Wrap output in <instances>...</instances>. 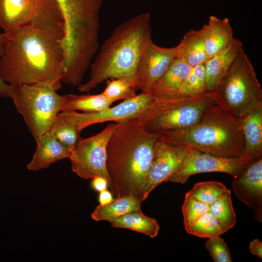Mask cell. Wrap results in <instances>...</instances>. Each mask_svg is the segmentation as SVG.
Here are the masks:
<instances>
[{
  "label": "cell",
  "mask_w": 262,
  "mask_h": 262,
  "mask_svg": "<svg viewBox=\"0 0 262 262\" xmlns=\"http://www.w3.org/2000/svg\"><path fill=\"white\" fill-rule=\"evenodd\" d=\"M243 49L242 42L234 37L225 49L207 59L204 64L206 91L215 90L219 82Z\"/></svg>",
  "instance_id": "cell-17"
},
{
  "label": "cell",
  "mask_w": 262,
  "mask_h": 262,
  "mask_svg": "<svg viewBox=\"0 0 262 262\" xmlns=\"http://www.w3.org/2000/svg\"><path fill=\"white\" fill-rule=\"evenodd\" d=\"M178 46L164 48L152 40L147 45L138 63L135 81L138 90L148 92L166 72L178 55Z\"/></svg>",
  "instance_id": "cell-14"
},
{
  "label": "cell",
  "mask_w": 262,
  "mask_h": 262,
  "mask_svg": "<svg viewBox=\"0 0 262 262\" xmlns=\"http://www.w3.org/2000/svg\"><path fill=\"white\" fill-rule=\"evenodd\" d=\"M237 198L255 212L256 219L262 221V159L248 164L231 182Z\"/></svg>",
  "instance_id": "cell-15"
},
{
  "label": "cell",
  "mask_w": 262,
  "mask_h": 262,
  "mask_svg": "<svg viewBox=\"0 0 262 262\" xmlns=\"http://www.w3.org/2000/svg\"><path fill=\"white\" fill-rule=\"evenodd\" d=\"M151 35L149 12L138 14L118 25L101 45L90 65L89 80L79 85L78 90L88 93L110 79L126 77L135 80L138 63L152 40Z\"/></svg>",
  "instance_id": "cell-3"
},
{
  "label": "cell",
  "mask_w": 262,
  "mask_h": 262,
  "mask_svg": "<svg viewBox=\"0 0 262 262\" xmlns=\"http://www.w3.org/2000/svg\"><path fill=\"white\" fill-rule=\"evenodd\" d=\"M226 107L243 118L262 106V89L253 65L243 49L215 90Z\"/></svg>",
  "instance_id": "cell-7"
},
{
  "label": "cell",
  "mask_w": 262,
  "mask_h": 262,
  "mask_svg": "<svg viewBox=\"0 0 262 262\" xmlns=\"http://www.w3.org/2000/svg\"><path fill=\"white\" fill-rule=\"evenodd\" d=\"M208 58L225 49L234 38L228 18H219L211 16L208 23L202 28Z\"/></svg>",
  "instance_id": "cell-19"
},
{
  "label": "cell",
  "mask_w": 262,
  "mask_h": 262,
  "mask_svg": "<svg viewBox=\"0 0 262 262\" xmlns=\"http://www.w3.org/2000/svg\"><path fill=\"white\" fill-rule=\"evenodd\" d=\"M186 232L200 238L208 239L221 236L225 232L216 218L210 212L199 217Z\"/></svg>",
  "instance_id": "cell-29"
},
{
  "label": "cell",
  "mask_w": 262,
  "mask_h": 262,
  "mask_svg": "<svg viewBox=\"0 0 262 262\" xmlns=\"http://www.w3.org/2000/svg\"><path fill=\"white\" fill-rule=\"evenodd\" d=\"M64 23L55 0H0V28Z\"/></svg>",
  "instance_id": "cell-9"
},
{
  "label": "cell",
  "mask_w": 262,
  "mask_h": 262,
  "mask_svg": "<svg viewBox=\"0 0 262 262\" xmlns=\"http://www.w3.org/2000/svg\"><path fill=\"white\" fill-rule=\"evenodd\" d=\"M209 205L185 195L181 211L185 230L202 215L209 212Z\"/></svg>",
  "instance_id": "cell-31"
},
{
  "label": "cell",
  "mask_w": 262,
  "mask_h": 262,
  "mask_svg": "<svg viewBox=\"0 0 262 262\" xmlns=\"http://www.w3.org/2000/svg\"><path fill=\"white\" fill-rule=\"evenodd\" d=\"M35 151L26 166L29 171H38L64 159L68 158L71 151L58 142L49 131L35 139Z\"/></svg>",
  "instance_id": "cell-16"
},
{
  "label": "cell",
  "mask_w": 262,
  "mask_h": 262,
  "mask_svg": "<svg viewBox=\"0 0 262 262\" xmlns=\"http://www.w3.org/2000/svg\"><path fill=\"white\" fill-rule=\"evenodd\" d=\"M116 123L107 146L109 187L115 197L132 195L140 199L159 134L147 131L140 116Z\"/></svg>",
  "instance_id": "cell-2"
},
{
  "label": "cell",
  "mask_w": 262,
  "mask_h": 262,
  "mask_svg": "<svg viewBox=\"0 0 262 262\" xmlns=\"http://www.w3.org/2000/svg\"><path fill=\"white\" fill-rule=\"evenodd\" d=\"M253 161L247 156L221 157L191 149L180 168L170 176L165 182L183 184L192 175L208 172H222L236 178Z\"/></svg>",
  "instance_id": "cell-12"
},
{
  "label": "cell",
  "mask_w": 262,
  "mask_h": 262,
  "mask_svg": "<svg viewBox=\"0 0 262 262\" xmlns=\"http://www.w3.org/2000/svg\"><path fill=\"white\" fill-rule=\"evenodd\" d=\"M209 212L216 218L226 232L236 224V215L229 190L218 200L210 205Z\"/></svg>",
  "instance_id": "cell-26"
},
{
  "label": "cell",
  "mask_w": 262,
  "mask_h": 262,
  "mask_svg": "<svg viewBox=\"0 0 262 262\" xmlns=\"http://www.w3.org/2000/svg\"><path fill=\"white\" fill-rule=\"evenodd\" d=\"M137 90L135 80L120 77L107 80L106 86L101 93L105 98L114 102L134 97L136 95Z\"/></svg>",
  "instance_id": "cell-25"
},
{
  "label": "cell",
  "mask_w": 262,
  "mask_h": 262,
  "mask_svg": "<svg viewBox=\"0 0 262 262\" xmlns=\"http://www.w3.org/2000/svg\"><path fill=\"white\" fill-rule=\"evenodd\" d=\"M8 86L9 98L34 139L49 131L61 112L57 91L45 83Z\"/></svg>",
  "instance_id": "cell-6"
},
{
  "label": "cell",
  "mask_w": 262,
  "mask_h": 262,
  "mask_svg": "<svg viewBox=\"0 0 262 262\" xmlns=\"http://www.w3.org/2000/svg\"><path fill=\"white\" fill-rule=\"evenodd\" d=\"M205 246L215 262H231L230 252L224 240L218 236L209 238Z\"/></svg>",
  "instance_id": "cell-32"
},
{
  "label": "cell",
  "mask_w": 262,
  "mask_h": 262,
  "mask_svg": "<svg viewBox=\"0 0 262 262\" xmlns=\"http://www.w3.org/2000/svg\"><path fill=\"white\" fill-rule=\"evenodd\" d=\"M61 144L71 151L81 137L76 127L58 117L49 131Z\"/></svg>",
  "instance_id": "cell-30"
},
{
  "label": "cell",
  "mask_w": 262,
  "mask_h": 262,
  "mask_svg": "<svg viewBox=\"0 0 262 262\" xmlns=\"http://www.w3.org/2000/svg\"><path fill=\"white\" fill-rule=\"evenodd\" d=\"M92 179L91 186L96 191L101 192L107 189L109 187V181L104 178L96 177Z\"/></svg>",
  "instance_id": "cell-33"
},
{
  "label": "cell",
  "mask_w": 262,
  "mask_h": 262,
  "mask_svg": "<svg viewBox=\"0 0 262 262\" xmlns=\"http://www.w3.org/2000/svg\"><path fill=\"white\" fill-rule=\"evenodd\" d=\"M228 190L226 186L221 182L207 181L196 183L185 195L211 205Z\"/></svg>",
  "instance_id": "cell-27"
},
{
  "label": "cell",
  "mask_w": 262,
  "mask_h": 262,
  "mask_svg": "<svg viewBox=\"0 0 262 262\" xmlns=\"http://www.w3.org/2000/svg\"><path fill=\"white\" fill-rule=\"evenodd\" d=\"M2 49L0 48V55L1 54ZM0 97L9 98V86L0 78Z\"/></svg>",
  "instance_id": "cell-36"
},
{
  "label": "cell",
  "mask_w": 262,
  "mask_h": 262,
  "mask_svg": "<svg viewBox=\"0 0 262 262\" xmlns=\"http://www.w3.org/2000/svg\"><path fill=\"white\" fill-rule=\"evenodd\" d=\"M0 78L8 85L45 83L58 91L65 73L64 23L4 31Z\"/></svg>",
  "instance_id": "cell-1"
},
{
  "label": "cell",
  "mask_w": 262,
  "mask_h": 262,
  "mask_svg": "<svg viewBox=\"0 0 262 262\" xmlns=\"http://www.w3.org/2000/svg\"><path fill=\"white\" fill-rule=\"evenodd\" d=\"M158 134L160 140L215 156H246L242 118L233 114L220 98L218 102L205 111L196 124Z\"/></svg>",
  "instance_id": "cell-4"
},
{
  "label": "cell",
  "mask_w": 262,
  "mask_h": 262,
  "mask_svg": "<svg viewBox=\"0 0 262 262\" xmlns=\"http://www.w3.org/2000/svg\"><path fill=\"white\" fill-rule=\"evenodd\" d=\"M219 100L215 91L192 97L155 98L140 118L153 133L183 129L198 123L205 111Z\"/></svg>",
  "instance_id": "cell-5"
},
{
  "label": "cell",
  "mask_w": 262,
  "mask_h": 262,
  "mask_svg": "<svg viewBox=\"0 0 262 262\" xmlns=\"http://www.w3.org/2000/svg\"><path fill=\"white\" fill-rule=\"evenodd\" d=\"M113 103L105 98L102 93L82 95L66 94L61 96L60 110L61 112H94L108 108Z\"/></svg>",
  "instance_id": "cell-23"
},
{
  "label": "cell",
  "mask_w": 262,
  "mask_h": 262,
  "mask_svg": "<svg viewBox=\"0 0 262 262\" xmlns=\"http://www.w3.org/2000/svg\"><path fill=\"white\" fill-rule=\"evenodd\" d=\"M116 126V123L110 124L94 135L79 138L69 158L72 171L79 177L86 180L101 177L110 184L106 164L107 146Z\"/></svg>",
  "instance_id": "cell-10"
},
{
  "label": "cell",
  "mask_w": 262,
  "mask_h": 262,
  "mask_svg": "<svg viewBox=\"0 0 262 262\" xmlns=\"http://www.w3.org/2000/svg\"><path fill=\"white\" fill-rule=\"evenodd\" d=\"M110 223L113 227L132 230L151 238L156 237L160 230L157 220L146 216L141 210L129 212Z\"/></svg>",
  "instance_id": "cell-24"
},
{
  "label": "cell",
  "mask_w": 262,
  "mask_h": 262,
  "mask_svg": "<svg viewBox=\"0 0 262 262\" xmlns=\"http://www.w3.org/2000/svg\"><path fill=\"white\" fill-rule=\"evenodd\" d=\"M249 249L251 254L262 259V243L258 239H253L250 242Z\"/></svg>",
  "instance_id": "cell-34"
},
{
  "label": "cell",
  "mask_w": 262,
  "mask_h": 262,
  "mask_svg": "<svg viewBox=\"0 0 262 262\" xmlns=\"http://www.w3.org/2000/svg\"><path fill=\"white\" fill-rule=\"evenodd\" d=\"M99 193L98 200L99 205H107L114 200L112 193L107 189Z\"/></svg>",
  "instance_id": "cell-35"
},
{
  "label": "cell",
  "mask_w": 262,
  "mask_h": 262,
  "mask_svg": "<svg viewBox=\"0 0 262 262\" xmlns=\"http://www.w3.org/2000/svg\"><path fill=\"white\" fill-rule=\"evenodd\" d=\"M206 74L204 64L192 67L188 76L181 84L177 97H192L206 91Z\"/></svg>",
  "instance_id": "cell-28"
},
{
  "label": "cell",
  "mask_w": 262,
  "mask_h": 262,
  "mask_svg": "<svg viewBox=\"0 0 262 262\" xmlns=\"http://www.w3.org/2000/svg\"><path fill=\"white\" fill-rule=\"evenodd\" d=\"M3 44V37L2 35V33L0 32V48L2 49Z\"/></svg>",
  "instance_id": "cell-37"
},
{
  "label": "cell",
  "mask_w": 262,
  "mask_h": 262,
  "mask_svg": "<svg viewBox=\"0 0 262 262\" xmlns=\"http://www.w3.org/2000/svg\"><path fill=\"white\" fill-rule=\"evenodd\" d=\"M141 202L139 198L132 195L115 197L109 204L97 206L91 217L96 221L111 223L129 212L141 210Z\"/></svg>",
  "instance_id": "cell-22"
},
{
  "label": "cell",
  "mask_w": 262,
  "mask_h": 262,
  "mask_svg": "<svg viewBox=\"0 0 262 262\" xmlns=\"http://www.w3.org/2000/svg\"><path fill=\"white\" fill-rule=\"evenodd\" d=\"M245 155L257 160L262 156V106L242 118Z\"/></svg>",
  "instance_id": "cell-20"
},
{
  "label": "cell",
  "mask_w": 262,
  "mask_h": 262,
  "mask_svg": "<svg viewBox=\"0 0 262 262\" xmlns=\"http://www.w3.org/2000/svg\"><path fill=\"white\" fill-rule=\"evenodd\" d=\"M55 0L62 14L67 44L82 45L98 36L103 0Z\"/></svg>",
  "instance_id": "cell-8"
},
{
  "label": "cell",
  "mask_w": 262,
  "mask_h": 262,
  "mask_svg": "<svg viewBox=\"0 0 262 262\" xmlns=\"http://www.w3.org/2000/svg\"><path fill=\"white\" fill-rule=\"evenodd\" d=\"M154 98L150 93L142 91L114 107L94 112L62 111L58 117L74 125L81 133L85 128L95 124L108 121L120 123L139 117Z\"/></svg>",
  "instance_id": "cell-11"
},
{
  "label": "cell",
  "mask_w": 262,
  "mask_h": 262,
  "mask_svg": "<svg viewBox=\"0 0 262 262\" xmlns=\"http://www.w3.org/2000/svg\"><path fill=\"white\" fill-rule=\"evenodd\" d=\"M178 46V56L192 67L204 64L207 56L202 28L191 30L184 34Z\"/></svg>",
  "instance_id": "cell-21"
},
{
  "label": "cell",
  "mask_w": 262,
  "mask_h": 262,
  "mask_svg": "<svg viewBox=\"0 0 262 262\" xmlns=\"http://www.w3.org/2000/svg\"><path fill=\"white\" fill-rule=\"evenodd\" d=\"M191 148L172 144L159 138L153 150L152 160L140 199L142 202L159 184L177 172Z\"/></svg>",
  "instance_id": "cell-13"
},
{
  "label": "cell",
  "mask_w": 262,
  "mask_h": 262,
  "mask_svg": "<svg viewBox=\"0 0 262 262\" xmlns=\"http://www.w3.org/2000/svg\"><path fill=\"white\" fill-rule=\"evenodd\" d=\"M192 67L177 56L163 76L149 89L154 98L177 97L180 87Z\"/></svg>",
  "instance_id": "cell-18"
}]
</instances>
